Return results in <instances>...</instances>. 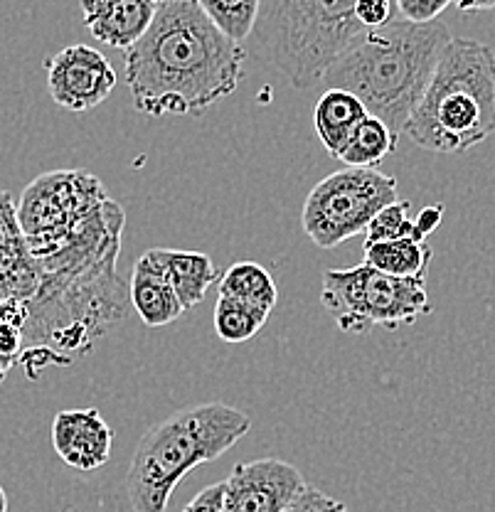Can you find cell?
Returning a JSON list of instances; mask_svg holds the SVG:
<instances>
[{
	"mask_svg": "<svg viewBox=\"0 0 495 512\" xmlns=\"http://www.w3.org/2000/svg\"><path fill=\"white\" fill-rule=\"evenodd\" d=\"M247 52L195 0L161 3L146 35L124 52L126 84L143 116H202L237 92Z\"/></svg>",
	"mask_w": 495,
	"mask_h": 512,
	"instance_id": "1",
	"label": "cell"
},
{
	"mask_svg": "<svg viewBox=\"0 0 495 512\" xmlns=\"http://www.w3.org/2000/svg\"><path fill=\"white\" fill-rule=\"evenodd\" d=\"M451 40V30L441 20L409 23L397 15L392 23L355 37L330 64L323 82L328 89L358 96L370 116L402 136Z\"/></svg>",
	"mask_w": 495,
	"mask_h": 512,
	"instance_id": "2",
	"label": "cell"
},
{
	"mask_svg": "<svg viewBox=\"0 0 495 512\" xmlns=\"http://www.w3.org/2000/svg\"><path fill=\"white\" fill-rule=\"evenodd\" d=\"M252 431V419L225 402L183 407L146 431L133 451L126 493L133 512H165L175 485L227 453Z\"/></svg>",
	"mask_w": 495,
	"mask_h": 512,
	"instance_id": "3",
	"label": "cell"
},
{
	"mask_svg": "<svg viewBox=\"0 0 495 512\" xmlns=\"http://www.w3.org/2000/svg\"><path fill=\"white\" fill-rule=\"evenodd\" d=\"M495 133V52L486 42L454 37L427 92L404 126L414 146L459 156Z\"/></svg>",
	"mask_w": 495,
	"mask_h": 512,
	"instance_id": "4",
	"label": "cell"
},
{
	"mask_svg": "<svg viewBox=\"0 0 495 512\" xmlns=\"http://www.w3.org/2000/svg\"><path fill=\"white\" fill-rule=\"evenodd\" d=\"M358 0H264L257 32L269 62L296 89L323 82L328 67L363 35Z\"/></svg>",
	"mask_w": 495,
	"mask_h": 512,
	"instance_id": "5",
	"label": "cell"
},
{
	"mask_svg": "<svg viewBox=\"0 0 495 512\" xmlns=\"http://www.w3.org/2000/svg\"><path fill=\"white\" fill-rule=\"evenodd\" d=\"M321 303L345 335L399 330L431 313L427 279H397L365 261L353 269L323 271Z\"/></svg>",
	"mask_w": 495,
	"mask_h": 512,
	"instance_id": "6",
	"label": "cell"
},
{
	"mask_svg": "<svg viewBox=\"0 0 495 512\" xmlns=\"http://www.w3.org/2000/svg\"><path fill=\"white\" fill-rule=\"evenodd\" d=\"M397 200L399 188L392 175L343 168L308 192L301 210L303 232L316 247L333 249L367 232L370 222Z\"/></svg>",
	"mask_w": 495,
	"mask_h": 512,
	"instance_id": "7",
	"label": "cell"
},
{
	"mask_svg": "<svg viewBox=\"0 0 495 512\" xmlns=\"http://www.w3.org/2000/svg\"><path fill=\"white\" fill-rule=\"evenodd\" d=\"M109 200L99 178L84 170H52L28 185L20 197L18 220L28 244L67 232Z\"/></svg>",
	"mask_w": 495,
	"mask_h": 512,
	"instance_id": "8",
	"label": "cell"
},
{
	"mask_svg": "<svg viewBox=\"0 0 495 512\" xmlns=\"http://www.w3.org/2000/svg\"><path fill=\"white\" fill-rule=\"evenodd\" d=\"M47 89L62 109L82 114L97 109L116 87V72L99 50L72 45L45 62Z\"/></svg>",
	"mask_w": 495,
	"mask_h": 512,
	"instance_id": "9",
	"label": "cell"
},
{
	"mask_svg": "<svg viewBox=\"0 0 495 512\" xmlns=\"http://www.w3.org/2000/svg\"><path fill=\"white\" fill-rule=\"evenodd\" d=\"M306 485L301 471L281 458L237 463L225 480V510L284 512Z\"/></svg>",
	"mask_w": 495,
	"mask_h": 512,
	"instance_id": "10",
	"label": "cell"
},
{
	"mask_svg": "<svg viewBox=\"0 0 495 512\" xmlns=\"http://www.w3.org/2000/svg\"><path fill=\"white\" fill-rule=\"evenodd\" d=\"M52 446L69 468L94 473L111 458L114 429L99 409H65L52 421Z\"/></svg>",
	"mask_w": 495,
	"mask_h": 512,
	"instance_id": "11",
	"label": "cell"
},
{
	"mask_svg": "<svg viewBox=\"0 0 495 512\" xmlns=\"http://www.w3.org/2000/svg\"><path fill=\"white\" fill-rule=\"evenodd\" d=\"M87 30L114 50L136 45L156 18L158 0H79Z\"/></svg>",
	"mask_w": 495,
	"mask_h": 512,
	"instance_id": "12",
	"label": "cell"
},
{
	"mask_svg": "<svg viewBox=\"0 0 495 512\" xmlns=\"http://www.w3.org/2000/svg\"><path fill=\"white\" fill-rule=\"evenodd\" d=\"M148 261L168 279L173 291L178 293L180 303L188 308H195L205 298L207 288L222 279L220 269L215 261L205 252H183V249H148Z\"/></svg>",
	"mask_w": 495,
	"mask_h": 512,
	"instance_id": "13",
	"label": "cell"
},
{
	"mask_svg": "<svg viewBox=\"0 0 495 512\" xmlns=\"http://www.w3.org/2000/svg\"><path fill=\"white\" fill-rule=\"evenodd\" d=\"M129 298L131 306L136 308L138 318L148 328H161V325L173 323V320H178L185 313V306L180 303L178 293L173 291L168 279L143 254L133 264Z\"/></svg>",
	"mask_w": 495,
	"mask_h": 512,
	"instance_id": "14",
	"label": "cell"
},
{
	"mask_svg": "<svg viewBox=\"0 0 495 512\" xmlns=\"http://www.w3.org/2000/svg\"><path fill=\"white\" fill-rule=\"evenodd\" d=\"M0 266L15 281L20 298L30 301L37 293V286H40V266L30 254L13 195L5 190H0Z\"/></svg>",
	"mask_w": 495,
	"mask_h": 512,
	"instance_id": "15",
	"label": "cell"
},
{
	"mask_svg": "<svg viewBox=\"0 0 495 512\" xmlns=\"http://www.w3.org/2000/svg\"><path fill=\"white\" fill-rule=\"evenodd\" d=\"M370 116L363 101L345 89H326L313 109V126L323 148L333 158H340L348 141L353 138L355 128Z\"/></svg>",
	"mask_w": 495,
	"mask_h": 512,
	"instance_id": "16",
	"label": "cell"
},
{
	"mask_svg": "<svg viewBox=\"0 0 495 512\" xmlns=\"http://www.w3.org/2000/svg\"><path fill=\"white\" fill-rule=\"evenodd\" d=\"M365 264L397 279H427L434 249L419 239H392L363 247Z\"/></svg>",
	"mask_w": 495,
	"mask_h": 512,
	"instance_id": "17",
	"label": "cell"
},
{
	"mask_svg": "<svg viewBox=\"0 0 495 512\" xmlns=\"http://www.w3.org/2000/svg\"><path fill=\"white\" fill-rule=\"evenodd\" d=\"M220 296L237 298V301L249 303L262 311H274L276 301H279V288L274 279L262 264L254 261H239L232 264L230 269L222 274L220 279Z\"/></svg>",
	"mask_w": 495,
	"mask_h": 512,
	"instance_id": "18",
	"label": "cell"
},
{
	"mask_svg": "<svg viewBox=\"0 0 495 512\" xmlns=\"http://www.w3.org/2000/svg\"><path fill=\"white\" fill-rule=\"evenodd\" d=\"M397 141L399 133L392 131L385 121L377 116H367L363 124L355 128L353 138L338 160H343L345 168L375 170L390 153H395Z\"/></svg>",
	"mask_w": 495,
	"mask_h": 512,
	"instance_id": "19",
	"label": "cell"
},
{
	"mask_svg": "<svg viewBox=\"0 0 495 512\" xmlns=\"http://www.w3.org/2000/svg\"><path fill=\"white\" fill-rule=\"evenodd\" d=\"M227 37L242 45L257 30L264 0H195Z\"/></svg>",
	"mask_w": 495,
	"mask_h": 512,
	"instance_id": "20",
	"label": "cell"
},
{
	"mask_svg": "<svg viewBox=\"0 0 495 512\" xmlns=\"http://www.w3.org/2000/svg\"><path fill=\"white\" fill-rule=\"evenodd\" d=\"M271 313L237 298L220 296L215 306V330L225 343H247L264 328Z\"/></svg>",
	"mask_w": 495,
	"mask_h": 512,
	"instance_id": "21",
	"label": "cell"
},
{
	"mask_svg": "<svg viewBox=\"0 0 495 512\" xmlns=\"http://www.w3.org/2000/svg\"><path fill=\"white\" fill-rule=\"evenodd\" d=\"M409 207H412L409 200H397L387 205L367 227L365 244L392 242V239H419V242H427V234L419 229L417 220L409 217Z\"/></svg>",
	"mask_w": 495,
	"mask_h": 512,
	"instance_id": "22",
	"label": "cell"
},
{
	"mask_svg": "<svg viewBox=\"0 0 495 512\" xmlns=\"http://www.w3.org/2000/svg\"><path fill=\"white\" fill-rule=\"evenodd\" d=\"M397 0H358L355 18L363 30H377L397 18Z\"/></svg>",
	"mask_w": 495,
	"mask_h": 512,
	"instance_id": "23",
	"label": "cell"
},
{
	"mask_svg": "<svg viewBox=\"0 0 495 512\" xmlns=\"http://www.w3.org/2000/svg\"><path fill=\"white\" fill-rule=\"evenodd\" d=\"M454 0H397V13L409 23H434Z\"/></svg>",
	"mask_w": 495,
	"mask_h": 512,
	"instance_id": "24",
	"label": "cell"
},
{
	"mask_svg": "<svg viewBox=\"0 0 495 512\" xmlns=\"http://www.w3.org/2000/svg\"><path fill=\"white\" fill-rule=\"evenodd\" d=\"M284 512H350L340 500L330 498L323 490L306 485L301 493L296 495L294 503L289 505Z\"/></svg>",
	"mask_w": 495,
	"mask_h": 512,
	"instance_id": "25",
	"label": "cell"
},
{
	"mask_svg": "<svg viewBox=\"0 0 495 512\" xmlns=\"http://www.w3.org/2000/svg\"><path fill=\"white\" fill-rule=\"evenodd\" d=\"M183 512H225V480L222 483L207 485L205 490H200Z\"/></svg>",
	"mask_w": 495,
	"mask_h": 512,
	"instance_id": "26",
	"label": "cell"
},
{
	"mask_svg": "<svg viewBox=\"0 0 495 512\" xmlns=\"http://www.w3.org/2000/svg\"><path fill=\"white\" fill-rule=\"evenodd\" d=\"M23 343H25L23 330L13 328V325L0 320V357L15 365V362L20 360V355H23Z\"/></svg>",
	"mask_w": 495,
	"mask_h": 512,
	"instance_id": "27",
	"label": "cell"
},
{
	"mask_svg": "<svg viewBox=\"0 0 495 512\" xmlns=\"http://www.w3.org/2000/svg\"><path fill=\"white\" fill-rule=\"evenodd\" d=\"M441 217H444V205H431V207H427V210H424L422 215H419V220H417L419 229H422V232L429 237V234L434 232V229L441 224Z\"/></svg>",
	"mask_w": 495,
	"mask_h": 512,
	"instance_id": "28",
	"label": "cell"
},
{
	"mask_svg": "<svg viewBox=\"0 0 495 512\" xmlns=\"http://www.w3.org/2000/svg\"><path fill=\"white\" fill-rule=\"evenodd\" d=\"M13 298H20L18 286H15V281L10 279L8 271L0 266V306H3L5 301H13ZM20 301H23V298H20Z\"/></svg>",
	"mask_w": 495,
	"mask_h": 512,
	"instance_id": "29",
	"label": "cell"
},
{
	"mask_svg": "<svg viewBox=\"0 0 495 512\" xmlns=\"http://www.w3.org/2000/svg\"><path fill=\"white\" fill-rule=\"evenodd\" d=\"M454 5L463 13H478V10H493L495 0H454Z\"/></svg>",
	"mask_w": 495,
	"mask_h": 512,
	"instance_id": "30",
	"label": "cell"
},
{
	"mask_svg": "<svg viewBox=\"0 0 495 512\" xmlns=\"http://www.w3.org/2000/svg\"><path fill=\"white\" fill-rule=\"evenodd\" d=\"M10 367H13V362H8V360H3V357H0V382L5 380V375H8Z\"/></svg>",
	"mask_w": 495,
	"mask_h": 512,
	"instance_id": "31",
	"label": "cell"
},
{
	"mask_svg": "<svg viewBox=\"0 0 495 512\" xmlns=\"http://www.w3.org/2000/svg\"><path fill=\"white\" fill-rule=\"evenodd\" d=\"M0 512H8V495L3 488H0Z\"/></svg>",
	"mask_w": 495,
	"mask_h": 512,
	"instance_id": "32",
	"label": "cell"
},
{
	"mask_svg": "<svg viewBox=\"0 0 495 512\" xmlns=\"http://www.w3.org/2000/svg\"><path fill=\"white\" fill-rule=\"evenodd\" d=\"M161 3H175V0H158V5H161Z\"/></svg>",
	"mask_w": 495,
	"mask_h": 512,
	"instance_id": "33",
	"label": "cell"
},
{
	"mask_svg": "<svg viewBox=\"0 0 495 512\" xmlns=\"http://www.w3.org/2000/svg\"><path fill=\"white\" fill-rule=\"evenodd\" d=\"M225 512H232V510H225Z\"/></svg>",
	"mask_w": 495,
	"mask_h": 512,
	"instance_id": "34",
	"label": "cell"
}]
</instances>
